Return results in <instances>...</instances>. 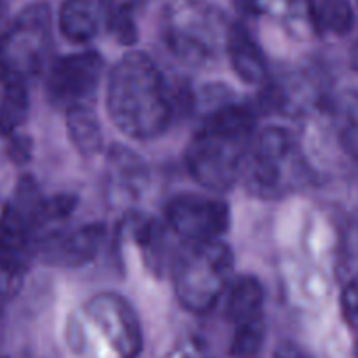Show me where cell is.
I'll use <instances>...</instances> for the list:
<instances>
[{"instance_id": "cell-18", "label": "cell", "mask_w": 358, "mask_h": 358, "mask_svg": "<svg viewBox=\"0 0 358 358\" xmlns=\"http://www.w3.org/2000/svg\"><path fill=\"white\" fill-rule=\"evenodd\" d=\"M332 117L343 149L358 163V90L343 91L332 100Z\"/></svg>"}, {"instance_id": "cell-15", "label": "cell", "mask_w": 358, "mask_h": 358, "mask_svg": "<svg viewBox=\"0 0 358 358\" xmlns=\"http://www.w3.org/2000/svg\"><path fill=\"white\" fill-rule=\"evenodd\" d=\"M224 294V318L233 327L264 318V289L255 276L243 275L233 278Z\"/></svg>"}, {"instance_id": "cell-24", "label": "cell", "mask_w": 358, "mask_h": 358, "mask_svg": "<svg viewBox=\"0 0 358 358\" xmlns=\"http://www.w3.org/2000/svg\"><path fill=\"white\" fill-rule=\"evenodd\" d=\"M0 358H3V357H0Z\"/></svg>"}, {"instance_id": "cell-10", "label": "cell", "mask_w": 358, "mask_h": 358, "mask_svg": "<svg viewBox=\"0 0 358 358\" xmlns=\"http://www.w3.org/2000/svg\"><path fill=\"white\" fill-rule=\"evenodd\" d=\"M107 227L91 222L79 227H59L42 234L34 252L49 266L77 268L93 261L103 247Z\"/></svg>"}, {"instance_id": "cell-3", "label": "cell", "mask_w": 358, "mask_h": 358, "mask_svg": "<svg viewBox=\"0 0 358 358\" xmlns=\"http://www.w3.org/2000/svg\"><path fill=\"white\" fill-rule=\"evenodd\" d=\"M240 178L255 198L282 199L304 187L310 168L296 136L282 126H269L252 140Z\"/></svg>"}, {"instance_id": "cell-14", "label": "cell", "mask_w": 358, "mask_h": 358, "mask_svg": "<svg viewBox=\"0 0 358 358\" xmlns=\"http://www.w3.org/2000/svg\"><path fill=\"white\" fill-rule=\"evenodd\" d=\"M226 55L231 69L245 84H264L268 79V63L264 52L259 48L243 24H231L227 31Z\"/></svg>"}, {"instance_id": "cell-11", "label": "cell", "mask_w": 358, "mask_h": 358, "mask_svg": "<svg viewBox=\"0 0 358 358\" xmlns=\"http://www.w3.org/2000/svg\"><path fill=\"white\" fill-rule=\"evenodd\" d=\"M115 252L121 255L126 248L138 252L143 268L159 276L166 262V234L159 220L140 212H129L115 231Z\"/></svg>"}, {"instance_id": "cell-6", "label": "cell", "mask_w": 358, "mask_h": 358, "mask_svg": "<svg viewBox=\"0 0 358 358\" xmlns=\"http://www.w3.org/2000/svg\"><path fill=\"white\" fill-rule=\"evenodd\" d=\"M52 49L51 10L44 2L24 7L0 38V63L20 77L37 76Z\"/></svg>"}, {"instance_id": "cell-21", "label": "cell", "mask_w": 358, "mask_h": 358, "mask_svg": "<svg viewBox=\"0 0 358 358\" xmlns=\"http://www.w3.org/2000/svg\"><path fill=\"white\" fill-rule=\"evenodd\" d=\"M341 311L350 334H352L355 353L358 355V276L345 287L341 296Z\"/></svg>"}, {"instance_id": "cell-17", "label": "cell", "mask_w": 358, "mask_h": 358, "mask_svg": "<svg viewBox=\"0 0 358 358\" xmlns=\"http://www.w3.org/2000/svg\"><path fill=\"white\" fill-rule=\"evenodd\" d=\"M66 131L73 147L83 156H94L103 147V133L93 107H77L66 110Z\"/></svg>"}, {"instance_id": "cell-20", "label": "cell", "mask_w": 358, "mask_h": 358, "mask_svg": "<svg viewBox=\"0 0 358 358\" xmlns=\"http://www.w3.org/2000/svg\"><path fill=\"white\" fill-rule=\"evenodd\" d=\"M266 341L264 318L234 327L227 355L229 358H257Z\"/></svg>"}, {"instance_id": "cell-16", "label": "cell", "mask_w": 358, "mask_h": 358, "mask_svg": "<svg viewBox=\"0 0 358 358\" xmlns=\"http://www.w3.org/2000/svg\"><path fill=\"white\" fill-rule=\"evenodd\" d=\"M28 112V94L23 77L0 63V128L14 131Z\"/></svg>"}, {"instance_id": "cell-19", "label": "cell", "mask_w": 358, "mask_h": 358, "mask_svg": "<svg viewBox=\"0 0 358 358\" xmlns=\"http://www.w3.org/2000/svg\"><path fill=\"white\" fill-rule=\"evenodd\" d=\"M313 14L315 24L334 35H346L355 23V14L350 0H322Z\"/></svg>"}, {"instance_id": "cell-1", "label": "cell", "mask_w": 358, "mask_h": 358, "mask_svg": "<svg viewBox=\"0 0 358 358\" xmlns=\"http://www.w3.org/2000/svg\"><path fill=\"white\" fill-rule=\"evenodd\" d=\"M107 112L115 128L135 140L163 135L173 119V94L166 77L145 52H129L112 69Z\"/></svg>"}, {"instance_id": "cell-23", "label": "cell", "mask_w": 358, "mask_h": 358, "mask_svg": "<svg viewBox=\"0 0 358 358\" xmlns=\"http://www.w3.org/2000/svg\"><path fill=\"white\" fill-rule=\"evenodd\" d=\"M273 358H311L308 353H304L303 350L297 348V346L285 343V345L278 346V350L275 352Z\"/></svg>"}, {"instance_id": "cell-5", "label": "cell", "mask_w": 358, "mask_h": 358, "mask_svg": "<svg viewBox=\"0 0 358 358\" xmlns=\"http://www.w3.org/2000/svg\"><path fill=\"white\" fill-rule=\"evenodd\" d=\"M234 255L224 241H184L171 262L175 296L191 313H208L233 280Z\"/></svg>"}, {"instance_id": "cell-12", "label": "cell", "mask_w": 358, "mask_h": 358, "mask_svg": "<svg viewBox=\"0 0 358 358\" xmlns=\"http://www.w3.org/2000/svg\"><path fill=\"white\" fill-rule=\"evenodd\" d=\"M108 0H65L58 14L59 31L76 44H86L107 30L110 20Z\"/></svg>"}, {"instance_id": "cell-9", "label": "cell", "mask_w": 358, "mask_h": 358, "mask_svg": "<svg viewBox=\"0 0 358 358\" xmlns=\"http://www.w3.org/2000/svg\"><path fill=\"white\" fill-rule=\"evenodd\" d=\"M166 224L184 241L220 240L231 226V210L224 199L184 192L164 208Z\"/></svg>"}, {"instance_id": "cell-8", "label": "cell", "mask_w": 358, "mask_h": 358, "mask_svg": "<svg viewBox=\"0 0 358 358\" xmlns=\"http://www.w3.org/2000/svg\"><path fill=\"white\" fill-rule=\"evenodd\" d=\"M103 58L96 51L73 52L51 63L45 93L55 107L72 110L90 107L103 76Z\"/></svg>"}, {"instance_id": "cell-4", "label": "cell", "mask_w": 358, "mask_h": 358, "mask_svg": "<svg viewBox=\"0 0 358 358\" xmlns=\"http://www.w3.org/2000/svg\"><path fill=\"white\" fill-rule=\"evenodd\" d=\"M229 27L222 10L205 0H171L163 10L161 34L175 58L206 69L226 52Z\"/></svg>"}, {"instance_id": "cell-22", "label": "cell", "mask_w": 358, "mask_h": 358, "mask_svg": "<svg viewBox=\"0 0 358 358\" xmlns=\"http://www.w3.org/2000/svg\"><path fill=\"white\" fill-rule=\"evenodd\" d=\"M166 358H208V353L198 339H187L175 346Z\"/></svg>"}, {"instance_id": "cell-13", "label": "cell", "mask_w": 358, "mask_h": 358, "mask_svg": "<svg viewBox=\"0 0 358 358\" xmlns=\"http://www.w3.org/2000/svg\"><path fill=\"white\" fill-rule=\"evenodd\" d=\"M107 184L110 194L121 201L135 199L149 184V168L131 149L114 145L107 157Z\"/></svg>"}, {"instance_id": "cell-7", "label": "cell", "mask_w": 358, "mask_h": 358, "mask_svg": "<svg viewBox=\"0 0 358 358\" xmlns=\"http://www.w3.org/2000/svg\"><path fill=\"white\" fill-rule=\"evenodd\" d=\"M83 315L119 358H138L143 331L135 308L115 292H100L83 304Z\"/></svg>"}, {"instance_id": "cell-2", "label": "cell", "mask_w": 358, "mask_h": 358, "mask_svg": "<svg viewBox=\"0 0 358 358\" xmlns=\"http://www.w3.org/2000/svg\"><path fill=\"white\" fill-rule=\"evenodd\" d=\"M255 136V110L247 105H219L206 114L185 149L191 177L210 191H227L240 180Z\"/></svg>"}]
</instances>
